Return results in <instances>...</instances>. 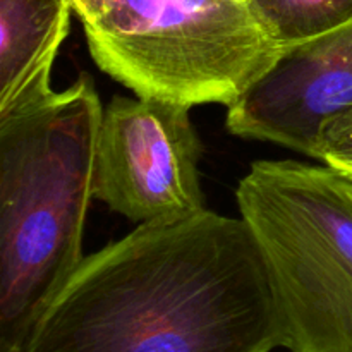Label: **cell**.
Wrapping results in <instances>:
<instances>
[{
	"mask_svg": "<svg viewBox=\"0 0 352 352\" xmlns=\"http://www.w3.org/2000/svg\"><path fill=\"white\" fill-rule=\"evenodd\" d=\"M236 2H246V0H236Z\"/></svg>",
	"mask_w": 352,
	"mask_h": 352,
	"instance_id": "30bf717a",
	"label": "cell"
},
{
	"mask_svg": "<svg viewBox=\"0 0 352 352\" xmlns=\"http://www.w3.org/2000/svg\"><path fill=\"white\" fill-rule=\"evenodd\" d=\"M103 72L138 96L229 107L274 64L246 2L71 0Z\"/></svg>",
	"mask_w": 352,
	"mask_h": 352,
	"instance_id": "277c9868",
	"label": "cell"
},
{
	"mask_svg": "<svg viewBox=\"0 0 352 352\" xmlns=\"http://www.w3.org/2000/svg\"><path fill=\"white\" fill-rule=\"evenodd\" d=\"M351 103L352 24L284 48L227 107V127L239 138L272 141L313 158L320 127Z\"/></svg>",
	"mask_w": 352,
	"mask_h": 352,
	"instance_id": "8992f818",
	"label": "cell"
},
{
	"mask_svg": "<svg viewBox=\"0 0 352 352\" xmlns=\"http://www.w3.org/2000/svg\"><path fill=\"white\" fill-rule=\"evenodd\" d=\"M71 0H0V119L47 98Z\"/></svg>",
	"mask_w": 352,
	"mask_h": 352,
	"instance_id": "52a82bcc",
	"label": "cell"
},
{
	"mask_svg": "<svg viewBox=\"0 0 352 352\" xmlns=\"http://www.w3.org/2000/svg\"><path fill=\"white\" fill-rule=\"evenodd\" d=\"M267 265L241 217L143 223L82 258L17 352H272Z\"/></svg>",
	"mask_w": 352,
	"mask_h": 352,
	"instance_id": "6da1fadb",
	"label": "cell"
},
{
	"mask_svg": "<svg viewBox=\"0 0 352 352\" xmlns=\"http://www.w3.org/2000/svg\"><path fill=\"white\" fill-rule=\"evenodd\" d=\"M103 107L91 76L0 119V352L82 261Z\"/></svg>",
	"mask_w": 352,
	"mask_h": 352,
	"instance_id": "7a4b0ae2",
	"label": "cell"
},
{
	"mask_svg": "<svg viewBox=\"0 0 352 352\" xmlns=\"http://www.w3.org/2000/svg\"><path fill=\"white\" fill-rule=\"evenodd\" d=\"M191 107L113 96L102 112L95 198L136 226L206 210L198 165L203 144Z\"/></svg>",
	"mask_w": 352,
	"mask_h": 352,
	"instance_id": "5b68a950",
	"label": "cell"
},
{
	"mask_svg": "<svg viewBox=\"0 0 352 352\" xmlns=\"http://www.w3.org/2000/svg\"><path fill=\"white\" fill-rule=\"evenodd\" d=\"M313 158L352 179V103L320 127Z\"/></svg>",
	"mask_w": 352,
	"mask_h": 352,
	"instance_id": "9c48e42d",
	"label": "cell"
},
{
	"mask_svg": "<svg viewBox=\"0 0 352 352\" xmlns=\"http://www.w3.org/2000/svg\"><path fill=\"white\" fill-rule=\"evenodd\" d=\"M267 265L289 352H352V179L258 160L236 189Z\"/></svg>",
	"mask_w": 352,
	"mask_h": 352,
	"instance_id": "3957f363",
	"label": "cell"
},
{
	"mask_svg": "<svg viewBox=\"0 0 352 352\" xmlns=\"http://www.w3.org/2000/svg\"><path fill=\"white\" fill-rule=\"evenodd\" d=\"M258 26L280 50L352 24V0H246Z\"/></svg>",
	"mask_w": 352,
	"mask_h": 352,
	"instance_id": "ba28073f",
	"label": "cell"
}]
</instances>
